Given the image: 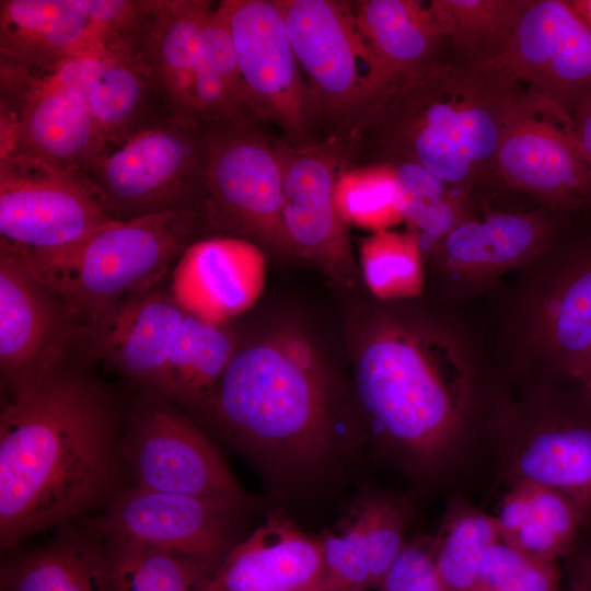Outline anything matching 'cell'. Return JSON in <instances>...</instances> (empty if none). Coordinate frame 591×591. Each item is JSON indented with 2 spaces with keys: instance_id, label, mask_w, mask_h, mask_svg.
Instances as JSON below:
<instances>
[{
  "instance_id": "cell-1",
  "label": "cell",
  "mask_w": 591,
  "mask_h": 591,
  "mask_svg": "<svg viewBox=\"0 0 591 591\" xmlns=\"http://www.w3.org/2000/svg\"><path fill=\"white\" fill-rule=\"evenodd\" d=\"M117 407L96 381L61 368L0 415L2 549L108 500L118 479Z\"/></svg>"
},
{
  "instance_id": "cell-2",
  "label": "cell",
  "mask_w": 591,
  "mask_h": 591,
  "mask_svg": "<svg viewBox=\"0 0 591 591\" xmlns=\"http://www.w3.org/2000/svg\"><path fill=\"white\" fill-rule=\"evenodd\" d=\"M519 84L501 66L454 56L374 106L380 140L391 160L414 162L473 192L498 176L507 105Z\"/></svg>"
},
{
  "instance_id": "cell-3",
  "label": "cell",
  "mask_w": 591,
  "mask_h": 591,
  "mask_svg": "<svg viewBox=\"0 0 591 591\" xmlns=\"http://www.w3.org/2000/svg\"><path fill=\"white\" fill-rule=\"evenodd\" d=\"M208 412L232 441L260 454L313 460L329 444L325 371L293 331L236 346Z\"/></svg>"
},
{
  "instance_id": "cell-4",
  "label": "cell",
  "mask_w": 591,
  "mask_h": 591,
  "mask_svg": "<svg viewBox=\"0 0 591 591\" xmlns=\"http://www.w3.org/2000/svg\"><path fill=\"white\" fill-rule=\"evenodd\" d=\"M356 386L369 415L418 463L433 464L447 453L467 374L445 337L399 325L380 327L359 352Z\"/></svg>"
},
{
  "instance_id": "cell-5",
  "label": "cell",
  "mask_w": 591,
  "mask_h": 591,
  "mask_svg": "<svg viewBox=\"0 0 591 591\" xmlns=\"http://www.w3.org/2000/svg\"><path fill=\"white\" fill-rule=\"evenodd\" d=\"M204 225L179 213L112 221L53 251H0L24 265L68 304L86 329L131 294L162 281Z\"/></svg>"
},
{
  "instance_id": "cell-6",
  "label": "cell",
  "mask_w": 591,
  "mask_h": 591,
  "mask_svg": "<svg viewBox=\"0 0 591 591\" xmlns=\"http://www.w3.org/2000/svg\"><path fill=\"white\" fill-rule=\"evenodd\" d=\"M207 170L206 125L169 119L105 141L78 173L113 220L179 213L202 222Z\"/></svg>"
},
{
  "instance_id": "cell-7",
  "label": "cell",
  "mask_w": 591,
  "mask_h": 591,
  "mask_svg": "<svg viewBox=\"0 0 591 591\" xmlns=\"http://www.w3.org/2000/svg\"><path fill=\"white\" fill-rule=\"evenodd\" d=\"M208 146L206 228L290 252L283 230L277 141L250 127L205 124Z\"/></svg>"
},
{
  "instance_id": "cell-8",
  "label": "cell",
  "mask_w": 591,
  "mask_h": 591,
  "mask_svg": "<svg viewBox=\"0 0 591 591\" xmlns=\"http://www.w3.org/2000/svg\"><path fill=\"white\" fill-rule=\"evenodd\" d=\"M496 164L506 184L548 207L591 205V167L570 115L522 84L508 101Z\"/></svg>"
},
{
  "instance_id": "cell-9",
  "label": "cell",
  "mask_w": 591,
  "mask_h": 591,
  "mask_svg": "<svg viewBox=\"0 0 591 591\" xmlns=\"http://www.w3.org/2000/svg\"><path fill=\"white\" fill-rule=\"evenodd\" d=\"M112 221L80 173L26 155L0 158V251L61 248Z\"/></svg>"
},
{
  "instance_id": "cell-10",
  "label": "cell",
  "mask_w": 591,
  "mask_h": 591,
  "mask_svg": "<svg viewBox=\"0 0 591 591\" xmlns=\"http://www.w3.org/2000/svg\"><path fill=\"white\" fill-rule=\"evenodd\" d=\"M150 393L120 434L123 462L135 486L244 506L247 498L215 445L173 402Z\"/></svg>"
},
{
  "instance_id": "cell-11",
  "label": "cell",
  "mask_w": 591,
  "mask_h": 591,
  "mask_svg": "<svg viewBox=\"0 0 591 591\" xmlns=\"http://www.w3.org/2000/svg\"><path fill=\"white\" fill-rule=\"evenodd\" d=\"M83 103L51 71L0 63V158L80 172L104 144Z\"/></svg>"
},
{
  "instance_id": "cell-12",
  "label": "cell",
  "mask_w": 591,
  "mask_h": 591,
  "mask_svg": "<svg viewBox=\"0 0 591 591\" xmlns=\"http://www.w3.org/2000/svg\"><path fill=\"white\" fill-rule=\"evenodd\" d=\"M299 63L318 102L335 113L373 107L384 95L378 62L354 8L335 0H277Z\"/></svg>"
},
{
  "instance_id": "cell-13",
  "label": "cell",
  "mask_w": 591,
  "mask_h": 591,
  "mask_svg": "<svg viewBox=\"0 0 591 591\" xmlns=\"http://www.w3.org/2000/svg\"><path fill=\"white\" fill-rule=\"evenodd\" d=\"M242 507L216 498L134 486L117 491L106 511L89 525L105 540L176 553L211 572L235 545V518Z\"/></svg>"
},
{
  "instance_id": "cell-14",
  "label": "cell",
  "mask_w": 591,
  "mask_h": 591,
  "mask_svg": "<svg viewBox=\"0 0 591 591\" xmlns=\"http://www.w3.org/2000/svg\"><path fill=\"white\" fill-rule=\"evenodd\" d=\"M83 328L68 304L15 258L0 254V370L12 396L63 368Z\"/></svg>"
},
{
  "instance_id": "cell-15",
  "label": "cell",
  "mask_w": 591,
  "mask_h": 591,
  "mask_svg": "<svg viewBox=\"0 0 591 591\" xmlns=\"http://www.w3.org/2000/svg\"><path fill=\"white\" fill-rule=\"evenodd\" d=\"M282 169L283 230L290 252L310 259L341 286L357 279L348 225L335 202V183L343 171L333 140L311 146L277 141Z\"/></svg>"
},
{
  "instance_id": "cell-16",
  "label": "cell",
  "mask_w": 591,
  "mask_h": 591,
  "mask_svg": "<svg viewBox=\"0 0 591 591\" xmlns=\"http://www.w3.org/2000/svg\"><path fill=\"white\" fill-rule=\"evenodd\" d=\"M220 5L248 109L301 137L309 120V92L277 0H223Z\"/></svg>"
},
{
  "instance_id": "cell-17",
  "label": "cell",
  "mask_w": 591,
  "mask_h": 591,
  "mask_svg": "<svg viewBox=\"0 0 591 591\" xmlns=\"http://www.w3.org/2000/svg\"><path fill=\"white\" fill-rule=\"evenodd\" d=\"M500 66L570 115L591 91V30L569 1L523 0Z\"/></svg>"
},
{
  "instance_id": "cell-18",
  "label": "cell",
  "mask_w": 591,
  "mask_h": 591,
  "mask_svg": "<svg viewBox=\"0 0 591 591\" xmlns=\"http://www.w3.org/2000/svg\"><path fill=\"white\" fill-rule=\"evenodd\" d=\"M188 312L160 285L120 301L82 339L92 359L170 399V369Z\"/></svg>"
},
{
  "instance_id": "cell-19",
  "label": "cell",
  "mask_w": 591,
  "mask_h": 591,
  "mask_svg": "<svg viewBox=\"0 0 591 591\" xmlns=\"http://www.w3.org/2000/svg\"><path fill=\"white\" fill-rule=\"evenodd\" d=\"M51 72L83 103L105 141L174 119L157 77L127 48L104 46Z\"/></svg>"
},
{
  "instance_id": "cell-20",
  "label": "cell",
  "mask_w": 591,
  "mask_h": 591,
  "mask_svg": "<svg viewBox=\"0 0 591 591\" xmlns=\"http://www.w3.org/2000/svg\"><path fill=\"white\" fill-rule=\"evenodd\" d=\"M266 258L258 245L234 236L197 240L171 273L170 291L189 314L212 325H227L260 297Z\"/></svg>"
},
{
  "instance_id": "cell-21",
  "label": "cell",
  "mask_w": 591,
  "mask_h": 591,
  "mask_svg": "<svg viewBox=\"0 0 591 591\" xmlns=\"http://www.w3.org/2000/svg\"><path fill=\"white\" fill-rule=\"evenodd\" d=\"M324 577L321 537L275 513L229 551L199 591H316Z\"/></svg>"
},
{
  "instance_id": "cell-22",
  "label": "cell",
  "mask_w": 591,
  "mask_h": 591,
  "mask_svg": "<svg viewBox=\"0 0 591 591\" xmlns=\"http://www.w3.org/2000/svg\"><path fill=\"white\" fill-rule=\"evenodd\" d=\"M104 46L105 32L78 0L0 1V63L47 72Z\"/></svg>"
},
{
  "instance_id": "cell-23",
  "label": "cell",
  "mask_w": 591,
  "mask_h": 591,
  "mask_svg": "<svg viewBox=\"0 0 591 591\" xmlns=\"http://www.w3.org/2000/svg\"><path fill=\"white\" fill-rule=\"evenodd\" d=\"M354 11L378 62L383 97L444 61L442 53L449 42L428 2L362 0L356 2Z\"/></svg>"
},
{
  "instance_id": "cell-24",
  "label": "cell",
  "mask_w": 591,
  "mask_h": 591,
  "mask_svg": "<svg viewBox=\"0 0 591 591\" xmlns=\"http://www.w3.org/2000/svg\"><path fill=\"white\" fill-rule=\"evenodd\" d=\"M552 224L541 212H499L472 218L437 242L448 267L468 276L498 273L544 250Z\"/></svg>"
},
{
  "instance_id": "cell-25",
  "label": "cell",
  "mask_w": 591,
  "mask_h": 591,
  "mask_svg": "<svg viewBox=\"0 0 591 591\" xmlns=\"http://www.w3.org/2000/svg\"><path fill=\"white\" fill-rule=\"evenodd\" d=\"M212 4L205 0H153L137 55L157 77L171 116L200 62L201 33Z\"/></svg>"
},
{
  "instance_id": "cell-26",
  "label": "cell",
  "mask_w": 591,
  "mask_h": 591,
  "mask_svg": "<svg viewBox=\"0 0 591 591\" xmlns=\"http://www.w3.org/2000/svg\"><path fill=\"white\" fill-rule=\"evenodd\" d=\"M496 521L502 542L551 561L573 551L586 523L567 496L525 480L507 495Z\"/></svg>"
},
{
  "instance_id": "cell-27",
  "label": "cell",
  "mask_w": 591,
  "mask_h": 591,
  "mask_svg": "<svg viewBox=\"0 0 591 591\" xmlns=\"http://www.w3.org/2000/svg\"><path fill=\"white\" fill-rule=\"evenodd\" d=\"M1 591H113L105 544L69 534L8 560Z\"/></svg>"
},
{
  "instance_id": "cell-28",
  "label": "cell",
  "mask_w": 591,
  "mask_h": 591,
  "mask_svg": "<svg viewBox=\"0 0 591 591\" xmlns=\"http://www.w3.org/2000/svg\"><path fill=\"white\" fill-rule=\"evenodd\" d=\"M521 480L567 496L591 518V419L570 418L532 438L520 452Z\"/></svg>"
},
{
  "instance_id": "cell-29",
  "label": "cell",
  "mask_w": 591,
  "mask_h": 591,
  "mask_svg": "<svg viewBox=\"0 0 591 591\" xmlns=\"http://www.w3.org/2000/svg\"><path fill=\"white\" fill-rule=\"evenodd\" d=\"M541 313L543 339L568 372L591 346V242L569 257Z\"/></svg>"
},
{
  "instance_id": "cell-30",
  "label": "cell",
  "mask_w": 591,
  "mask_h": 591,
  "mask_svg": "<svg viewBox=\"0 0 591 591\" xmlns=\"http://www.w3.org/2000/svg\"><path fill=\"white\" fill-rule=\"evenodd\" d=\"M523 0H431L429 9L454 56L500 66Z\"/></svg>"
},
{
  "instance_id": "cell-31",
  "label": "cell",
  "mask_w": 591,
  "mask_h": 591,
  "mask_svg": "<svg viewBox=\"0 0 591 591\" xmlns=\"http://www.w3.org/2000/svg\"><path fill=\"white\" fill-rule=\"evenodd\" d=\"M403 219L412 231L438 242L472 219V192L451 185L414 162L393 159Z\"/></svg>"
},
{
  "instance_id": "cell-32",
  "label": "cell",
  "mask_w": 591,
  "mask_h": 591,
  "mask_svg": "<svg viewBox=\"0 0 591 591\" xmlns=\"http://www.w3.org/2000/svg\"><path fill=\"white\" fill-rule=\"evenodd\" d=\"M105 542L113 591H199L210 573L176 553L120 540Z\"/></svg>"
},
{
  "instance_id": "cell-33",
  "label": "cell",
  "mask_w": 591,
  "mask_h": 591,
  "mask_svg": "<svg viewBox=\"0 0 591 591\" xmlns=\"http://www.w3.org/2000/svg\"><path fill=\"white\" fill-rule=\"evenodd\" d=\"M359 263L367 287L380 300L410 298L421 292L420 237L412 230L374 232L360 243Z\"/></svg>"
},
{
  "instance_id": "cell-34",
  "label": "cell",
  "mask_w": 591,
  "mask_h": 591,
  "mask_svg": "<svg viewBox=\"0 0 591 591\" xmlns=\"http://www.w3.org/2000/svg\"><path fill=\"white\" fill-rule=\"evenodd\" d=\"M499 540L494 517L463 511L451 518L432 545V559L443 591H475L483 558Z\"/></svg>"
},
{
  "instance_id": "cell-35",
  "label": "cell",
  "mask_w": 591,
  "mask_h": 591,
  "mask_svg": "<svg viewBox=\"0 0 591 591\" xmlns=\"http://www.w3.org/2000/svg\"><path fill=\"white\" fill-rule=\"evenodd\" d=\"M335 202L347 225L378 232L404 221L397 177L390 162L343 170L335 183Z\"/></svg>"
},
{
  "instance_id": "cell-36",
  "label": "cell",
  "mask_w": 591,
  "mask_h": 591,
  "mask_svg": "<svg viewBox=\"0 0 591 591\" xmlns=\"http://www.w3.org/2000/svg\"><path fill=\"white\" fill-rule=\"evenodd\" d=\"M555 561L523 553L501 540L486 552L475 591H563Z\"/></svg>"
},
{
  "instance_id": "cell-37",
  "label": "cell",
  "mask_w": 591,
  "mask_h": 591,
  "mask_svg": "<svg viewBox=\"0 0 591 591\" xmlns=\"http://www.w3.org/2000/svg\"><path fill=\"white\" fill-rule=\"evenodd\" d=\"M354 511L362 526L372 586L379 589L406 546L404 512L393 500L378 496L361 499Z\"/></svg>"
},
{
  "instance_id": "cell-38",
  "label": "cell",
  "mask_w": 591,
  "mask_h": 591,
  "mask_svg": "<svg viewBox=\"0 0 591 591\" xmlns=\"http://www.w3.org/2000/svg\"><path fill=\"white\" fill-rule=\"evenodd\" d=\"M321 541L325 564L322 588L331 591L373 589L364 535L355 511L343 523L340 533H326Z\"/></svg>"
},
{
  "instance_id": "cell-39",
  "label": "cell",
  "mask_w": 591,
  "mask_h": 591,
  "mask_svg": "<svg viewBox=\"0 0 591 591\" xmlns=\"http://www.w3.org/2000/svg\"><path fill=\"white\" fill-rule=\"evenodd\" d=\"M380 591H443L433 559L432 545H406L384 576Z\"/></svg>"
},
{
  "instance_id": "cell-40",
  "label": "cell",
  "mask_w": 591,
  "mask_h": 591,
  "mask_svg": "<svg viewBox=\"0 0 591 591\" xmlns=\"http://www.w3.org/2000/svg\"><path fill=\"white\" fill-rule=\"evenodd\" d=\"M570 118L575 137L591 167V91L576 102Z\"/></svg>"
},
{
  "instance_id": "cell-41",
  "label": "cell",
  "mask_w": 591,
  "mask_h": 591,
  "mask_svg": "<svg viewBox=\"0 0 591 591\" xmlns=\"http://www.w3.org/2000/svg\"><path fill=\"white\" fill-rule=\"evenodd\" d=\"M568 556L567 591H591V546H576Z\"/></svg>"
},
{
  "instance_id": "cell-42",
  "label": "cell",
  "mask_w": 591,
  "mask_h": 591,
  "mask_svg": "<svg viewBox=\"0 0 591 591\" xmlns=\"http://www.w3.org/2000/svg\"><path fill=\"white\" fill-rule=\"evenodd\" d=\"M567 373L577 380L580 395L591 405V346Z\"/></svg>"
},
{
  "instance_id": "cell-43",
  "label": "cell",
  "mask_w": 591,
  "mask_h": 591,
  "mask_svg": "<svg viewBox=\"0 0 591 591\" xmlns=\"http://www.w3.org/2000/svg\"><path fill=\"white\" fill-rule=\"evenodd\" d=\"M569 2L577 15L591 30V0H571Z\"/></svg>"
}]
</instances>
